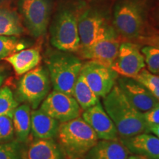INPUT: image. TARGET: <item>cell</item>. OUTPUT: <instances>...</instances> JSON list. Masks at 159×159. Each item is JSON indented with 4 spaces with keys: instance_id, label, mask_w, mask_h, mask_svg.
Wrapping results in <instances>:
<instances>
[{
    "instance_id": "cell-1",
    "label": "cell",
    "mask_w": 159,
    "mask_h": 159,
    "mask_svg": "<svg viewBox=\"0 0 159 159\" xmlns=\"http://www.w3.org/2000/svg\"><path fill=\"white\" fill-rule=\"evenodd\" d=\"M102 105L114 123L119 136L122 138L149 133L143 113L129 102L117 84L106 96L102 97Z\"/></svg>"
},
{
    "instance_id": "cell-2",
    "label": "cell",
    "mask_w": 159,
    "mask_h": 159,
    "mask_svg": "<svg viewBox=\"0 0 159 159\" xmlns=\"http://www.w3.org/2000/svg\"><path fill=\"white\" fill-rule=\"evenodd\" d=\"M85 7L78 0L76 4L64 6L57 11L50 28V41L57 50L77 52L80 47L78 33V17Z\"/></svg>"
},
{
    "instance_id": "cell-3",
    "label": "cell",
    "mask_w": 159,
    "mask_h": 159,
    "mask_svg": "<svg viewBox=\"0 0 159 159\" xmlns=\"http://www.w3.org/2000/svg\"><path fill=\"white\" fill-rule=\"evenodd\" d=\"M56 139L66 159L83 158L99 140L94 131L80 116L61 123Z\"/></svg>"
},
{
    "instance_id": "cell-4",
    "label": "cell",
    "mask_w": 159,
    "mask_h": 159,
    "mask_svg": "<svg viewBox=\"0 0 159 159\" xmlns=\"http://www.w3.org/2000/svg\"><path fill=\"white\" fill-rule=\"evenodd\" d=\"M77 26L80 41V48L88 47L99 40L116 39L118 36L106 6H85L80 13Z\"/></svg>"
},
{
    "instance_id": "cell-5",
    "label": "cell",
    "mask_w": 159,
    "mask_h": 159,
    "mask_svg": "<svg viewBox=\"0 0 159 159\" xmlns=\"http://www.w3.org/2000/svg\"><path fill=\"white\" fill-rule=\"evenodd\" d=\"M151 0H117L112 23L117 33L128 39H137L144 30Z\"/></svg>"
},
{
    "instance_id": "cell-6",
    "label": "cell",
    "mask_w": 159,
    "mask_h": 159,
    "mask_svg": "<svg viewBox=\"0 0 159 159\" xmlns=\"http://www.w3.org/2000/svg\"><path fill=\"white\" fill-rule=\"evenodd\" d=\"M46 63L54 90L72 96L75 84L82 69L81 60L72 52L57 50L49 55Z\"/></svg>"
},
{
    "instance_id": "cell-7",
    "label": "cell",
    "mask_w": 159,
    "mask_h": 159,
    "mask_svg": "<svg viewBox=\"0 0 159 159\" xmlns=\"http://www.w3.org/2000/svg\"><path fill=\"white\" fill-rule=\"evenodd\" d=\"M51 85L47 69L41 66H36L19 80L15 97L19 104L26 103L33 110L37 109L49 94Z\"/></svg>"
},
{
    "instance_id": "cell-8",
    "label": "cell",
    "mask_w": 159,
    "mask_h": 159,
    "mask_svg": "<svg viewBox=\"0 0 159 159\" xmlns=\"http://www.w3.org/2000/svg\"><path fill=\"white\" fill-rule=\"evenodd\" d=\"M18 6L30 34L35 38L45 35L50 20L51 0H19Z\"/></svg>"
},
{
    "instance_id": "cell-9",
    "label": "cell",
    "mask_w": 159,
    "mask_h": 159,
    "mask_svg": "<svg viewBox=\"0 0 159 159\" xmlns=\"http://www.w3.org/2000/svg\"><path fill=\"white\" fill-rule=\"evenodd\" d=\"M80 75L99 97H104L116 84L119 75L111 67L89 61L83 63Z\"/></svg>"
},
{
    "instance_id": "cell-10",
    "label": "cell",
    "mask_w": 159,
    "mask_h": 159,
    "mask_svg": "<svg viewBox=\"0 0 159 159\" xmlns=\"http://www.w3.org/2000/svg\"><path fill=\"white\" fill-rule=\"evenodd\" d=\"M40 108L61 123L79 117L82 110L73 96L55 90L49 93Z\"/></svg>"
},
{
    "instance_id": "cell-11",
    "label": "cell",
    "mask_w": 159,
    "mask_h": 159,
    "mask_svg": "<svg viewBox=\"0 0 159 159\" xmlns=\"http://www.w3.org/2000/svg\"><path fill=\"white\" fill-rule=\"evenodd\" d=\"M144 57L136 43H120L118 55L111 68L119 76L135 78L139 71L145 67Z\"/></svg>"
},
{
    "instance_id": "cell-12",
    "label": "cell",
    "mask_w": 159,
    "mask_h": 159,
    "mask_svg": "<svg viewBox=\"0 0 159 159\" xmlns=\"http://www.w3.org/2000/svg\"><path fill=\"white\" fill-rule=\"evenodd\" d=\"M116 84L124 93L129 102L142 113L154 108L159 103L156 97L134 78L118 77Z\"/></svg>"
},
{
    "instance_id": "cell-13",
    "label": "cell",
    "mask_w": 159,
    "mask_h": 159,
    "mask_svg": "<svg viewBox=\"0 0 159 159\" xmlns=\"http://www.w3.org/2000/svg\"><path fill=\"white\" fill-rule=\"evenodd\" d=\"M82 118L94 131L98 139L118 140L116 126L100 102L83 111Z\"/></svg>"
},
{
    "instance_id": "cell-14",
    "label": "cell",
    "mask_w": 159,
    "mask_h": 159,
    "mask_svg": "<svg viewBox=\"0 0 159 159\" xmlns=\"http://www.w3.org/2000/svg\"><path fill=\"white\" fill-rule=\"evenodd\" d=\"M120 42L115 38L104 39L96 41L85 47H81L78 50L83 58L111 67L118 55Z\"/></svg>"
},
{
    "instance_id": "cell-15",
    "label": "cell",
    "mask_w": 159,
    "mask_h": 159,
    "mask_svg": "<svg viewBox=\"0 0 159 159\" xmlns=\"http://www.w3.org/2000/svg\"><path fill=\"white\" fill-rule=\"evenodd\" d=\"M121 142L130 152L148 159H159V139L155 135L142 133L128 138H122Z\"/></svg>"
},
{
    "instance_id": "cell-16",
    "label": "cell",
    "mask_w": 159,
    "mask_h": 159,
    "mask_svg": "<svg viewBox=\"0 0 159 159\" xmlns=\"http://www.w3.org/2000/svg\"><path fill=\"white\" fill-rule=\"evenodd\" d=\"M61 122L41 108L31 111L30 133L34 139H56Z\"/></svg>"
},
{
    "instance_id": "cell-17",
    "label": "cell",
    "mask_w": 159,
    "mask_h": 159,
    "mask_svg": "<svg viewBox=\"0 0 159 159\" xmlns=\"http://www.w3.org/2000/svg\"><path fill=\"white\" fill-rule=\"evenodd\" d=\"M129 150L118 140H103L97 142L88 151L83 159H127Z\"/></svg>"
},
{
    "instance_id": "cell-18",
    "label": "cell",
    "mask_w": 159,
    "mask_h": 159,
    "mask_svg": "<svg viewBox=\"0 0 159 159\" xmlns=\"http://www.w3.org/2000/svg\"><path fill=\"white\" fill-rule=\"evenodd\" d=\"M25 159H65L55 139H34L27 143Z\"/></svg>"
},
{
    "instance_id": "cell-19",
    "label": "cell",
    "mask_w": 159,
    "mask_h": 159,
    "mask_svg": "<svg viewBox=\"0 0 159 159\" xmlns=\"http://www.w3.org/2000/svg\"><path fill=\"white\" fill-rule=\"evenodd\" d=\"M12 66L17 75H23L38 66L41 56L39 49H23L9 55L5 59Z\"/></svg>"
},
{
    "instance_id": "cell-20",
    "label": "cell",
    "mask_w": 159,
    "mask_h": 159,
    "mask_svg": "<svg viewBox=\"0 0 159 159\" xmlns=\"http://www.w3.org/2000/svg\"><path fill=\"white\" fill-rule=\"evenodd\" d=\"M32 108L26 103L19 104L13 112V119L15 139L17 141L27 144L31 129Z\"/></svg>"
},
{
    "instance_id": "cell-21",
    "label": "cell",
    "mask_w": 159,
    "mask_h": 159,
    "mask_svg": "<svg viewBox=\"0 0 159 159\" xmlns=\"http://www.w3.org/2000/svg\"><path fill=\"white\" fill-rule=\"evenodd\" d=\"M24 31L21 20L15 11L0 8V35L18 37Z\"/></svg>"
},
{
    "instance_id": "cell-22",
    "label": "cell",
    "mask_w": 159,
    "mask_h": 159,
    "mask_svg": "<svg viewBox=\"0 0 159 159\" xmlns=\"http://www.w3.org/2000/svg\"><path fill=\"white\" fill-rule=\"evenodd\" d=\"M72 96L83 111L99 102V97L91 90L80 73L75 84Z\"/></svg>"
},
{
    "instance_id": "cell-23",
    "label": "cell",
    "mask_w": 159,
    "mask_h": 159,
    "mask_svg": "<svg viewBox=\"0 0 159 159\" xmlns=\"http://www.w3.org/2000/svg\"><path fill=\"white\" fill-rule=\"evenodd\" d=\"M26 144L13 139L0 144V159H25Z\"/></svg>"
},
{
    "instance_id": "cell-24",
    "label": "cell",
    "mask_w": 159,
    "mask_h": 159,
    "mask_svg": "<svg viewBox=\"0 0 159 159\" xmlns=\"http://www.w3.org/2000/svg\"><path fill=\"white\" fill-rule=\"evenodd\" d=\"M19 103L9 87H0V116H13V112Z\"/></svg>"
},
{
    "instance_id": "cell-25",
    "label": "cell",
    "mask_w": 159,
    "mask_h": 159,
    "mask_svg": "<svg viewBox=\"0 0 159 159\" xmlns=\"http://www.w3.org/2000/svg\"><path fill=\"white\" fill-rule=\"evenodd\" d=\"M25 41L18 39L17 36L0 35V61L25 49Z\"/></svg>"
},
{
    "instance_id": "cell-26",
    "label": "cell",
    "mask_w": 159,
    "mask_h": 159,
    "mask_svg": "<svg viewBox=\"0 0 159 159\" xmlns=\"http://www.w3.org/2000/svg\"><path fill=\"white\" fill-rule=\"evenodd\" d=\"M134 79L144 85L159 101V76L144 68Z\"/></svg>"
},
{
    "instance_id": "cell-27",
    "label": "cell",
    "mask_w": 159,
    "mask_h": 159,
    "mask_svg": "<svg viewBox=\"0 0 159 159\" xmlns=\"http://www.w3.org/2000/svg\"><path fill=\"white\" fill-rule=\"evenodd\" d=\"M144 57L145 64L148 66V71L155 75L159 74V47L148 45L141 49Z\"/></svg>"
},
{
    "instance_id": "cell-28",
    "label": "cell",
    "mask_w": 159,
    "mask_h": 159,
    "mask_svg": "<svg viewBox=\"0 0 159 159\" xmlns=\"http://www.w3.org/2000/svg\"><path fill=\"white\" fill-rule=\"evenodd\" d=\"M15 139L12 116H0V144Z\"/></svg>"
},
{
    "instance_id": "cell-29",
    "label": "cell",
    "mask_w": 159,
    "mask_h": 159,
    "mask_svg": "<svg viewBox=\"0 0 159 159\" xmlns=\"http://www.w3.org/2000/svg\"><path fill=\"white\" fill-rule=\"evenodd\" d=\"M143 116L148 126V130L150 127L159 125V103L154 108L143 113Z\"/></svg>"
},
{
    "instance_id": "cell-30",
    "label": "cell",
    "mask_w": 159,
    "mask_h": 159,
    "mask_svg": "<svg viewBox=\"0 0 159 159\" xmlns=\"http://www.w3.org/2000/svg\"><path fill=\"white\" fill-rule=\"evenodd\" d=\"M147 41L150 43V45L158 46L159 47V35H152L147 39Z\"/></svg>"
},
{
    "instance_id": "cell-31",
    "label": "cell",
    "mask_w": 159,
    "mask_h": 159,
    "mask_svg": "<svg viewBox=\"0 0 159 159\" xmlns=\"http://www.w3.org/2000/svg\"><path fill=\"white\" fill-rule=\"evenodd\" d=\"M149 133H152L159 139V125L149 128Z\"/></svg>"
},
{
    "instance_id": "cell-32",
    "label": "cell",
    "mask_w": 159,
    "mask_h": 159,
    "mask_svg": "<svg viewBox=\"0 0 159 159\" xmlns=\"http://www.w3.org/2000/svg\"><path fill=\"white\" fill-rule=\"evenodd\" d=\"M152 16H153L155 23H156V25L159 27V6H158L156 8V10L153 11V15H152Z\"/></svg>"
},
{
    "instance_id": "cell-33",
    "label": "cell",
    "mask_w": 159,
    "mask_h": 159,
    "mask_svg": "<svg viewBox=\"0 0 159 159\" xmlns=\"http://www.w3.org/2000/svg\"><path fill=\"white\" fill-rule=\"evenodd\" d=\"M127 159H148V158H145V157H144V156H139V155H137V156H131L130 157H128Z\"/></svg>"
},
{
    "instance_id": "cell-34",
    "label": "cell",
    "mask_w": 159,
    "mask_h": 159,
    "mask_svg": "<svg viewBox=\"0 0 159 159\" xmlns=\"http://www.w3.org/2000/svg\"><path fill=\"white\" fill-rule=\"evenodd\" d=\"M5 79V75H4V72L0 73V86H1L2 84L3 83Z\"/></svg>"
},
{
    "instance_id": "cell-35",
    "label": "cell",
    "mask_w": 159,
    "mask_h": 159,
    "mask_svg": "<svg viewBox=\"0 0 159 159\" xmlns=\"http://www.w3.org/2000/svg\"><path fill=\"white\" fill-rule=\"evenodd\" d=\"M1 72H4V68L2 66H0V73Z\"/></svg>"
}]
</instances>
